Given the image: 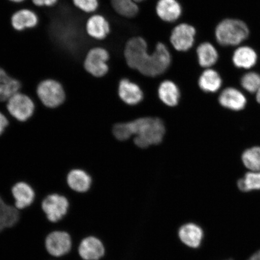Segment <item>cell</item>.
I'll return each mask as SVG.
<instances>
[{"label": "cell", "instance_id": "1", "mask_svg": "<svg viewBox=\"0 0 260 260\" xmlns=\"http://www.w3.org/2000/svg\"><path fill=\"white\" fill-rule=\"evenodd\" d=\"M133 135H136L135 144L139 148H145L151 145H158L164 139V123L157 118H141L130 122Z\"/></svg>", "mask_w": 260, "mask_h": 260}, {"label": "cell", "instance_id": "2", "mask_svg": "<svg viewBox=\"0 0 260 260\" xmlns=\"http://www.w3.org/2000/svg\"><path fill=\"white\" fill-rule=\"evenodd\" d=\"M249 30L245 22L235 19H226L217 25L216 41L224 47L236 46L249 37Z\"/></svg>", "mask_w": 260, "mask_h": 260}, {"label": "cell", "instance_id": "3", "mask_svg": "<svg viewBox=\"0 0 260 260\" xmlns=\"http://www.w3.org/2000/svg\"><path fill=\"white\" fill-rule=\"evenodd\" d=\"M171 62V54L167 45L158 42L154 51L148 55L138 71L145 76L157 77L169 69Z\"/></svg>", "mask_w": 260, "mask_h": 260}, {"label": "cell", "instance_id": "4", "mask_svg": "<svg viewBox=\"0 0 260 260\" xmlns=\"http://www.w3.org/2000/svg\"><path fill=\"white\" fill-rule=\"evenodd\" d=\"M72 235L67 231H52L45 237L44 246L45 251L52 257L63 258L72 252L73 248Z\"/></svg>", "mask_w": 260, "mask_h": 260}, {"label": "cell", "instance_id": "5", "mask_svg": "<svg viewBox=\"0 0 260 260\" xmlns=\"http://www.w3.org/2000/svg\"><path fill=\"white\" fill-rule=\"evenodd\" d=\"M37 95L43 105L54 109L63 105L66 93L62 85L58 81L46 79L41 81L37 89Z\"/></svg>", "mask_w": 260, "mask_h": 260}, {"label": "cell", "instance_id": "6", "mask_svg": "<svg viewBox=\"0 0 260 260\" xmlns=\"http://www.w3.org/2000/svg\"><path fill=\"white\" fill-rule=\"evenodd\" d=\"M110 55L106 49L95 47L87 53L84 61V68L87 73L95 77H103L109 72Z\"/></svg>", "mask_w": 260, "mask_h": 260}, {"label": "cell", "instance_id": "7", "mask_svg": "<svg viewBox=\"0 0 260 260\" xmlns=\"http://www.w3.org/2000/svg\"><path fill=\"white\" fill-rule=\"evenodd\" d=\"M41 207L49 222L55 223L60 222L67 216L70 203L66 197L54 193L45 198Z\"/></svg>", "mask_w": 260, "mask_h": 260}, {"label": "cell", "instance_id": "8", "mask_svg": "<svg viewBox=\"0 0 260 260\" xmlns=\"http://www.w3.org/2000/svg\"><path fill=\"white\" fill-rule=\"evenodd\" d=\"M148 54V44L145 39L135 37L126 42L124 57L126 64L132 69L139 71Z\"/></svg>", "mask_w": 260, "mask_h": 260}, {"label": "cell", "instance_id": "9", "mask_svg": "<svg viewBox=\"0 0 260 260\" xmlns=\"http://www.w3.org/2000/svg\"><path fill=\"white\" fill-rule=\"evenodd\" d=\"M7 109L18 121L25 122L34 115L35 106L30 97L19 92L8 101Z\"/></svg>", "mask_w": 260, "mask_h": 260}, {"label": "cell", "instance_id": "10", "mask_svg": "<svg viewBox=\"0 0 260 260\" xmlns=\"http://www.w3.org/2000/svg\"><path fill=\"white\" fill-rule=\"evenodd\" d=\"M197 30L193 25L181 23L172 30L170 42L175 50L186 52L193 46Z\"/></svg>", "mask_w": 260, "mask_h": 260}, {"label": "cell", "instance_id": "11", "mask_svg": "<svg viewBox=\"0 0 260 260\" xmlns=\"http://www.w3.org/2000/svg\"><path fill=\"white\" fill-rule=\"evenodd\" d=\"M106 248L97 237L88 236L80 240L77 253L81 260H100L105 255Z\"/></svg>", "mask_w": 260, "mask_h": 260}, {"label": "cell", "instance_id": "12", "mask_svg": "<svg viewBox=\"0 0 260 260\" xmlns=\"http://www.w3.org/2000/svg\"><path fill=\"white\" fill-rule=\"evenodd\" d=\"M118 95L126 105H137L144 99L142 90L138 84L128 79L120 80L118 85Z\"/></svg>", "mask_w": 260, "mask_h": 260}, {"label": "cell", "instance_id": "13", "mask_svg": "<svg viewBox=\"0 0 260 260\" xmlns=\"http://www.w3.org/2000/svg\"><path fill=\"white\" fill-rule=\"evenodd\" d=\"M155 12L161 20L172 23L181 17L183 8L177 0H158Z\"/></svg>", "mask_w": 260, "mask_h": 260}, {"label": "cell", "instance_id": "14", "mask_svg": "<svg viewBox=\"0 0 260 260\" xmlns=\"http://www.w3.org/2000/svg\"><path fill=\"white\" fill-rule=\"evenodd\" d=\"M86 30L90 38L96 40H103L110 32V25L105 16L96 14L91 16L87 21Z\"/></svg>", "mask_w": 260, "mask_h": 260}, {"label": "cell", "instance_id": "15", "mask_svg": "<svg viewBox=\"0 0 260 260\" xmlns=\"http://www.w3.org/2000/svg\"><path fill=\"white\" fill-rule=\"evenodd\" d=\"M219 102L226 109L240 111L245 108L247 100L245 96L238 89L228 87L220 93Z\"/></svg>", "mask_w": 260, "mask_h": 260}, {"label": "cell", "instance_id": "16", "mask_svg": "<svg viewBox=\"0 0 260 260\" xmlns=\"http://www.w3.org/2000/svg\"><path fill=\"white\" fill-rule=\"evenodd\" d=\"M15 207L18 210H24L34 203L35 197L34 190L27 183L19 182L12 188Z\"/></svg>", "mask_w": 260, "mask_h": 260}, {"label": "cell", "instance_id": "17", "mask_svg": "<svg viewBox=\"0 0 260 260\" xmlns=\"http://www.w3.org/2000/svg\"><path fill=\"white\" fill-rule=\"evenodd\" d=\"M38 23L39 18L37 14L30 9L19 10L15 12L11 17L12 27L18 31L34 28L37 27Z\"/></svg>", "mask_w": 260, "mask_h": 260}, {"label": "cell", "instance_id": "18", "mask_svg": "<svg viewBox=\"0 0 260 260\" xmlns=\"http://www.w3.org/2000/svg\"><path fill=\"white\" fill-rule=\"evenodd\" d=\"M181 241L188 247L197 248L202 243L204 233L201 228L194 223H189L182 226L178 232Z\"/></svg>", "mask_w": 260, "mask_h": 260}, {"label": "cell", "instance_id": "19", "mask_svg": "<svg viewBox=\"0 0 260 260\" xmlns=\"http://www.w3.org/2000/svg\"><path fill=\"white\" fill-rule=\"evenodd\" d=\"M159 99L165 105L175 107L178 105L180 99V90L173 81H162L158 86Z\"/></svg>", "mask_w": 260, "mask_h": 260}, {"label": "cell", "instance_id": "20", "mask_svg": "<svg viewBox=\"0 0 260 260\" xmlns=\"http://www.w3.org/2000/svg\"><path fill=\"white\" fill-rule=\"evenodd\" d=\"M21 87L20 81L10 76L0 67V102H8Z\"/></svg>", "mask_w": 260, "mask_h": 260}, {"label": "cell", "instance_id": "21", "mask_svg": "<svg viewBox=\"0 0 260 260\" xmlns=\"http://www.w3.org/2000/svg\"><path fill=\"white\" fill-rule=\"evenodd\" d=\"M67 183L71 189L77 192L84 193L90 189L92 178L85 171L76 169L68 174Z\"/></svg>", "mask_w": 260, "mask_h": 260}, {"label": "cell", "instance_id": "22", "mask_svg": "<svg viewBox=\"0 0 260 260\" xmlns=\"http://www.w3.org/2000/svg\"><path fill=\"white\" fill-rule=\"evenodd\" d=\"M222 80L220 74L213 69H207L203 71L198 79L200 88L207 93H214L222 86Z\"/></svg>", "mask_w": 260, "mask_h": 260}, {"label": "cell", "instance_id": "23", "mask_svg": "<svg viewBox=\"0 0 260 260\" xmlns=\"http://www.w3.org/2000/svg\"><path fill=\"white\" fill-rule=\"evenodd\" d=\"M19 219V210L6 204L4 201L0 203V234L17 225Z\"/></svg>", "mask_w": 260, "mask_h": 260}, {"label": "cell", "instance_id": "24", "mask_svg": "<svg viewBox=\"0 0 260 260\" xmlns=\"http://www.w3.org/2000/svg\"><path fill=\"white\" fill-rule=\"evenodd\" d=\"M198 63L202 68L209 69L215 64L219 55L215 47L210 42L201 43L197 49Z\"/></svg>", "mask_w": 260, "mask_h": 260}, {"label": "cell", "instance_id": "25", "mask_svg": "<svg viewBox=\"0 0 260 260\" xmlns=\"http://www.w3.org/2000/svg\"><path fill=\"white\" fill-rule=\"evenodd\" d=\"M233 61L237 68L249 69L256 64L257 54L251 47H239L234 53Z\"/></svg>", "mask_w": 260, "mask_h": 260}, {"label": "cell", "instance_id": "26", "mask_svg": "<svg viewBox=\"0 0 260 260\" xmlns=\"http://www.w3.org/2000/svg\"><path fill=\"white\" fill-rule=\"evenodd\" d=\"M111 3L114 10L123 17H135L139 11L138 3L133 0H111Z\"/></svg>", "mask_w": 260, "mask_h": 260}, {"label": "cell", "instance_id": "27", "mask_svg": "<svg viewBox=\"0 0 260 260\" xmlns=\"http://www.w3.org/2000/svg\"><path fill=\"white\" fill-rule=\"evenodd\" d=\"M239 189L245 192L260 190V171H250L237 183Z\"/></svg>", "mask_w": 260, "mask_h": 260}, {"label": "cell", "instance_id": "28", "mask_svg": "<svg viewBox=\"0 0 260 260\" xmlns=\"http://www.w3.org/2000/svg\"><path fill=\"white\" fill-rule=\"evenodd\" d=\"M245 167L250 171H260V147L254 146L246 149L242 156Z\"/></svg>", "mask_w": 260, "mask_h": 260}, {"label": "cell", "instance_id": "29", "mask_svg": "<svg viewBox=\"0 0 260 260\" xmlns=\"http://www.w3.org/2000/svg\"><path fill=\"white\" fill-rule=\"evenodd\" d=\"M241 85L250 93H256L260 87V75L255 72L246 73L242 77Z\"/></svg>", "mask_w": 260, "mask_h": 260}, {"label": "cell", "instance_id": "30", "mask_svg": "<svg viewBox=\"0 0 260 260\" xmlns=\"http://www.w3.org/2000/svg\"><path fill=\"white\" fill-rule=\"evenodd\" d=\"M113 134L119 141H124L133 135L130 122L116 123L112 129Z\"/></svg>", "mask_w": 260, "mask_h": 260}, {"label": "cell", "instance_id": "31", "mask_svg": "<svg viewBox=\"0 0 260 260\" xmlns=\"http://www.w3.org/2000/svg\"><path fill=\"white\" fill-rule=\"evenodd\" d=\"M76 7L85 13L95 12L99 6V0H73Z\"/></svg>", "mask_w": 260, "mask_h": 260}, {"label": "cell", "instance_id": "32", "mask_svg": "<svg viewBox=\"0 0 260 260\" xmlns=\"http://www.w3.org/2000/svg\"><path fill=\"white\" fill-rule=\"evenodd\" d=\"M58 0H32V3L38 7H51L56 4Z\"/></svg>", "mask_w": 260, "mask_h": 260}, {"label": "cell", "instance_id": "33", "mask_svg": "<svg viewBox=\"0 0 260 260\" xmlns=\"http://www.w3.org/2000/svg\"><path fill=\"white\" fill-rule=\"evenodd\" d=\"M8 125V119L2 113L0 112V136L4 133L6 128Z\"/></svg>", "mask_w": 260, "mask_h": 260}, {"label": "cell", "instance_id": "34", "mask_svg": "<svg viewBox=\"0 0 260 260\" xmlns=\"http://www.w3.org/2000/svg\"><path fill=\"white\" fill-rule=\"evenodd\" d=\"M248 260H260V251L255 253Z\"/></svg>", "mask_w": 260, "mask_h": 260}, {"label": "cell", "instance_id": "35", "mask_svg": "<svg viewBox=\"0 0 260 260\" xmlns=\"http://www.w3.org/2000/svg\"><path fill=\"white\" fill-rule=\"evenodd\" d=\"M256 99L258 103L260 104V87L257 92L256 93Z\"/></svg>", "mask_w": 260, "mask_h": 260}, {"label": "cell", "instance_id": "36", "mask_svg": "<svg viewBox=\"0 0 260 260\" xmlns=\"http://www.w3.org/2000/svg\"><path fill=\"white\" fill-rule=\"evenodd\" d=\"M9 1L15 3H20L24 2L25 0H9Z\"/></svg>", "mask_w": 260, "mask_h": 260}, {"label": "cell", "instance_id": "37", "mask_svg": "<svg viewBox=\"0 0 260 260\" xmlns=\"http://www.w3.org/2000/svg\"><path fill=\"white\" fill-rule=\"evenodd\" d=\"M133 1H134L136 3H138H138L144 2V1H145V0H133Z\"/></svg>", "mask_w": 260, "mask_h": 260}]
</instances>
